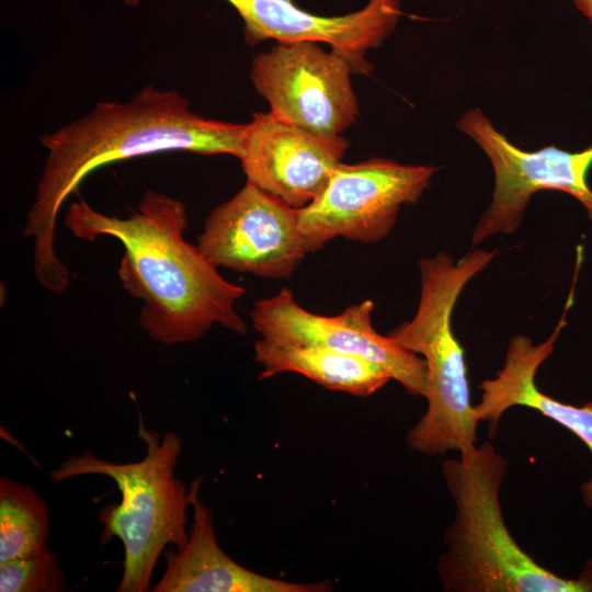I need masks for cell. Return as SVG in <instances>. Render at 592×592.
I'll list each match as a JSON object with an SVG mask.
<instances>
[{
	"label": "cell",
	"instance_id": "6da1fadb",
	"mask_svg": "<svg viewBox=\"0 0 592 592\" xmlns=\"http://www.w3.org/2000/svg\"><path fill=\"white\" fill-rule=\"evenodd\" d=\"M246 130L247 124L200 116L178 91L149 84L128 102H99L81 118L43 135L39 140L48 153L22 232L33 239L38 283L57 295L69 286V271L55 249L57 218L90 173L121 160L172 150L240 160Z\"/></svg>",
	"mask_w": 592,
	"mask_h": 592
},
{
	"label": "cell",
	"instance_id": "7a4b0ae2",
	"mask_svg": "<svg viewBox=\"0 0 592 592\" xmlns=\"http://www.w3.org/2000/svg\"><path fill=\"white\" fill-rule=\"evenodd\" d=\"M64 224L79 239L109 236L122 243L118 281L143 301L139 323L153 341L195 342L214 325L247 332L236 310L246 289L225 280L197 246L184 239L187 213L181 201L148 190L129 216L117 217L80 200L70 204Z\"/></svg>",
	"mask_w": 592,
	"mask_h": 592
},
{
	"label": "cell",
	"instance_id": "3957f363",
	"mask_svg": "<svg viewBox=\"0 0 592 592\" xmlns=\"http://www.w3.org/2000/svg\"><path fill=\"white\" fill-rule=\"evenodd\" d=\"M506 458L493 444H473L442 463L456 508L436 572L447 592H592V558L576 579L538 565L510 533L500 488Z\"/></svg>",
	"mask_w": 592,
	"mask_h": 592
},
{
	"label": "cell",
	"instance_id": "277c9868",
	"mask_svg": "<svg viewBox=\"0 0 592 592\" xmlns=\"http://www.w3.org/2000/svg\"><path fill=\"white\" fill-rule=\"evenodd\" d=\"M473 250L455 261L445 252L419 261L420 300L413 318L386 335L420 355L426 366L428 408L408 431L410 449L429 455L476 444L480 422L470 401L465 353L452 329V312L467 285L494 258Z\"/></svg>",
	"mask_w": 592,
	"mask_h": 592
},
{
	"label": "cell",
	"instance_id": "5b68a950",
	"mask_svg": "<svg viewBox=\"0 0 592 592\" xmlns=\"http://www.w3.org/2000/svg\"><path fill=\"white\" fill-rule=\"evenodd\" d=\"M138 436L146 455L138 462L112 463L91 452L67 457L49 479L58 482L82 475L112 478L121 502L105 505L99 515L103 525L100 543L117 537L124 547V571L119 592H146L159 556L167 545L182 548L189 538L186 511L192 503L190 489L174 475L182 449L181 439L172 431L160 435L148 429L139 417Z\"/></svg>",
	"mask_w": 592,
	"mask_h": 592
},
{
	"label": "cell",
	"instance_id": "8992f818",
	"mask_svg": "<svg viewBox=\"0 0 592 592\" xmlns=\"http://www.w3.org/2000/svg\"><path fill=\"white\" fill-rule=\"evenodd\" d=\"M456 126L485 151L494 172L492 201L473 231V246L498 234L514 232L531 196L544 190L573 196L592 220V190L588 183L592 145L580 151L554 145L523 150L502 135L480 109L467 111Z\"/></svg>",
	"mask_w": 592,
	"mask_h": 592
},
{
	"label": "cell",
	"instance_id": "52a82bcc",
	"mask_svg": "<svg viewBox=\"0 0 592 592\" xmlns=\"http://www.w3.org/2000/svg\"><path fill=\"white\" fill-rule=\"evenodd\" d=\"M436 170L383 158L340 162L322 193L299 208V230L322 244L337 237L377 242L395 226L400 207L420 200Z\"/></svg>",
	"mask_w": 592,
	"mask_h": 592
},
{
	"label": "cell",
	"instance_id": "ba28073f",
	"mask_svg": "<svg viewBox=\"0 0 592 592\" xmlns=\"http://www.w3.org/2000/svg\"><path fill=\"white\" fill-rule=\"evenodd\" d=\"M298 210L247 182L209 213L196 246L217 269L288 280L323 247L299 230Z\"/></svg>",
	"mask_w": 592,
	"mask_h": 592
},
{
	"label": "cell",
	"instance_id": "9c48e42d",
	"mask_svg": "<svg viewBox=\"0 0 592 592\" xmlns=\"http://www.w3.org/2000/svg\"><path fill=\"white\" fill-rule=\"evenodd\" d=\"M351 72L337 52L295 42L258 54L250 78L275 116L319 136H339L358 115Z\"/></svg>",
	"mask_w": 592,
	"mask_h": 592
},
{
	"label": "cell",
	"instance_id": "30bf717a",
	"mask_svg": "<svg viewBox=\"0 0 592 592\" xmlns=\"http://www.w3.org/2000/svg\"><path fill=\"white\" fill-rule=\"evenodd\" d=\"M374 303L365 299L335 316H322L301 307L294 294L281 289L259 299L250 312L261 338L281 344L318 345L363 356L379 365L408 394L425 397L426 366L421 356L379 334L372 325Z\"/></svg>",
	"mask_w": 592,
	"mask_h": 592
},
{
	"label": "cell",
	"instance_id": "8fae6325",
	"mask_svg": "<svg viewBox=\"0 0 592 592\" xmlns=\"http://www.w3.org/2000/svg\"><path fill=\"white\" fill-rule=\"evenodd\" d=\"M348 148L340 135L319 136L271 112L257 113L240 161L247 182L303 208L322 193Z\"/></svg>",
	"mask_w": 592,
	"mask_h": 592
},
{
	"label": "cell",
	"instance_id": "7c38bea8",
	"mask_svg": "<svg viewBox=\"0 0 592 592\" xmlns=\"http://www.w3.org/2000/svg\"><path fill=\"white\" fill-rule=\"evenodd\" d=\"M244 22L248 44L265 39L278 43H326L344 57L353 72L368 75L366 60L395 30L401 15L400 0H369L361 10L339 16H321L305 11L292 0H226Z\"/></svg>",
	"mask_w": 592,
	"mask_h": 592
},
{
	"label": "cell",
	"instance_id": "4fadbf2b",
	"mask_svg": "<svg viewBox=\"0 0 592 592\" xmlns=\"http://www.w3.org/2000/svg\"><path fill=\"white\" fill-rule=\"evenodd\" d=\"M570 293L561 318L548 339L535 344L527 335L513 337L502 367L494 377L480 383V400L474 408L479 421L488 424L490 437L496 435L503 413L521 406L538 411L572 432L592 454V401L583 406L565 403L540 391L536 385L537 371L554 352L566 326V316L573 303V288ZM581 496L583 503L592 508V478L581 485Z\"/></svg>",
	"mask_w": 592,
	"mask_h": 592
},
{
	"label": "cell",
	"instance_id": "5bb4252c",
	"mask_svg": "<svg viewBox=\"0 0 592 592\" xmlns=\"http://www.w3.org/2000/svg\"><path fill=\"white\" fill-rule=\"evenodd\" d=\"M193 523L186 544L168 551L166 570L153 592H326L328 580L300 583L257 573L231 559L219 546L214 513L198 499L201 478L192 481Z\"/></svg>",
	"mask_w": 592,
	"mask_h": 592
},
{
	"label": "cell",
	"instance_id": "9a60e30c",
	"mask_svg": "<svg viewBox=\"0 0 592 592\" xmlns=\"http://www.w3.org/2000/svg\"><path fill=\"white\" fill-rule=\"evenodd\" d=\"M254 360L262 366L259 379L292 372L328 389L361 397L375 394L391 379L363 356L318 345L281 344L260 338L254 342Z\"/></svg>",
	"mask_w": 592,
	"mask_h": 592
},
{
	"label": "cell",
	"instance_id": "2e32d148",
	"mask_svg": "<svg viewBox=\"0 0 592 592\" xmlns=\"http://www.w3.org/2000/svg\"><path fill=\"white\" fill-rule=\"evenodd\" d=\"M48 508L31 487L0 478V562L45 551Z\"/></svg>",
	"mask_w": 592,
	"mask_h": 592
},
{
	"label": "cell",
	"instance_id": "e0dca14e",
	"mask_svg": "<svg viewBox=\"0 0 592 592\" xmlns=\"http://www.w3.org/2000/svg\"><path fill=\"white\" fill-rule=\"evenodd\" d=\"M64 587L65 574L49 548L38 555L0 562L1 592H59Z\"/></svg>",
	"mask_w": 592,
	"mask_h": 592
},
{
	"label": "cell",
	"instance_id": "ac0fdd59",
	"mask_svg": "<svg viewBox=\"0 0 592 592\" xmlns=\"http://www.w3.org/2000/svg\"><path fill=\"white\" fill-rule=\"evenodd\" d=\"M577 9L592 22V0H572Z\"/></svg>",
	"mask_w": 592,
	"mask_h": 592
}]
</instances>
